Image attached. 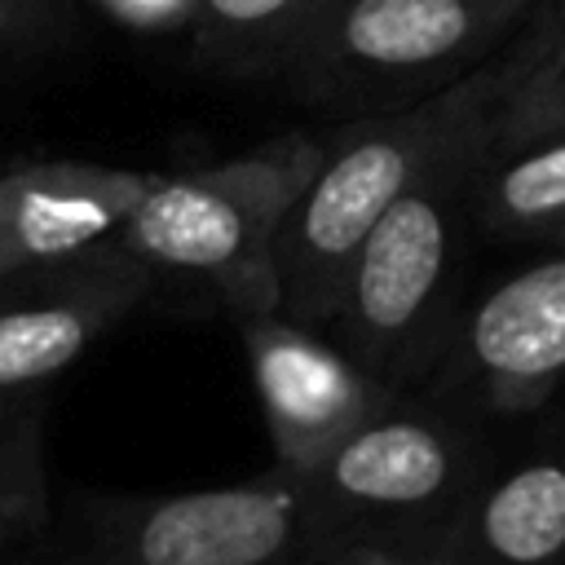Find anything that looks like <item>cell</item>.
Masks as SVG:
<instances>
[{
  "label": "cell",
  "mask_w": 565,
  "mask_h": 565,
  "mask_svg": "<svg viewBox=\"0 0 565 565\" xmlns=\"http://www.w3.org/2000/svg\"><path fill=\"white\" fill-rule=\"evenodd\" d=\"M499 57L428 102L344 119L322 137V159L296 194L274 252L282 309L291 318L327 327L371 225L455 146L490 132Z\"/></svg>",
  "instance_id": "1"
},
{
  "label": "cell",
  "mask_w": 565,
  "mask_h": 565,
  "mask_svg": "<svg viewBox=\"0 0 565 565\" xmlns=\"http://www.w3.org/2000/svg\"><path fill=\"white\" fill-rule=\"evenodd\" d=\"M486 146L490 132L455 146L371 225L327 318V331L402 393H424L455 335L463 234L472 230L468 190Z\"/></svg>",
  "instance_id": "2"
},
{
  "label": "cell",
  "mask_w": 565,
  "mask_h": 565,
  "mask_svg": "<svg viewBox=\"0 0 565 565\" xmlns=\"http://www.w3.org/2000/svg\"><path fill=\"white\" fill-rule=\"evenodd\" d=\"M494 455L472 415L428 393L397 397L300 477L309 512L305 561L331 547L450 543Z\"/></svg>",
  "instance_id": "3"
},
{
  "label": "cell",
  "mask_w": 565,
  "mask_h": 565,
  "mask_svg": "<svg viewBox=\"0 0 565 565\" xmlns=\"http://www.w3.org/2000/svg\"><path fill=\"white\" fill-rule=\"evenodd\" d=\"M539 0H331L274 88L305 110L362 119L428 102L490 66Z\"/></svg>",
  "instance_id": "4"
},
{
  "label": "cell",
  "mask_w": 565,
  "mask_h": 565,
  "mask_svg": "<svg viewBox=\"0 0 565 565\" xmlns=\"http://www.w3.org/2000/svg\"><path fill=\"white\" fill-rule=\"evenodd\" d=\"M322 159V137L291 128L230 159L154 172L119 238L154 274H181L234 318L282 309L278 230Z\"/></svg>",
  "instance_id": "5"
},
{
  "label": "cell",
  "mask_w": 565,
  "mask_h": 565,
  "mask_svg": "<svg viewBox=\"0 0 565 565\" xmlns=\"http://www.w3.org/2000/svg\"><path fill=\"white\" fill-rule=\"evenodd\" d=\"M305 539V481L269 463L230 486L97 503L71 565H300Z\"/></svg>",
  "instance_id": "6"
},
{
  "label": "cell",
  "mask_w": 565,
  "mask_h": 565,
  "mask_svg": "<svg viewBox=\"0 0 565 565\" xmlns=\"http://www.w3.org/2000/svg\"><path fill=\"white\" fill-rule=\"evenodd\" d=\"M565 384V247L534 256L463 300L455 335L424 384L472 419H521Z\"/></svg>",
  "instance_id": "7"
},
{
  "label": "cell",
  "mask_w": 565,
  "mask_h": 565,
  "mask_svg": "<svg viewBox=\"0 0 565 565\" xmlns=\"http://www.w3.org/2000/svg\"><path fill=\"white\" fill-rule=\"evenodd\" d=\"M234 331L243 340L274 463L296 477L318 468L371 415L406 397L366 371L327 327L300 322L287 309L234 318Z\"/></svg>",
  "instance_id": "8"
},
{
  "label": "cell",
  "mask_w": 565,
  "mask_h": 565,
  "mask_svg": "<svg viewBox=\"0 0 565 565\" xmlns=\"http://www.w3.org/2000/svg\"><path fill=\"white\" fill-rule=\"evenodd\" d=\"M154 287L124 238L0 278V397L44 388L115 331Z\"/></svg>",
  "instance_id": "9"
},
{
  "label": "cell",
  "mask_w": 565,
  "mask_h": 565,
  "mask_svg": "<svg viewBox=\"0 0 565 565\" xmlns=\"http://www.w3.org/2000/svg\"><path fill=\"white\" fill-rule=\"evenodd\" d=\"M154 172L93 159H35L0 172V238L18 269L119 238Z\"/></svg>",
  "instance_id": "10"
},
{
  "label": "cell",
  "mask_w": 565,
  "mask_h": 565,
  "mask_svg": "<svg viewBox=\"0 0 565 565\" xmlns=\"http://www.w3.org/2000/svg\"><path fill=\"white\" fill-rule=\"evenodd\" d=\"M450 547L463 565H565V428L516 455H494Z\"/></svg>",
  "instance_id": "11"
},
{
  "label": "cell",
  "mask_w": 565,
  "mask_h": 565,
  "mask_svg": "<svg viewBox=\"0 0 565 565\" xmlns=\"http://www.w3.org/2000/svg\"><path fill=\"white\" fill-rule=\"evenodd\" d=\"M472 230L512 247H565V132L481 154L468 190Z\"/></svg>",
  "instance_id": "12"
},
{
  "label": "cell",
  "mask_w": 565,
  "mask_h": 565,
  "mask_svg": "<svg viewBox=\"0 0 565 565\" xmlns=\"http://www.w3.org/2000/svg\"><path fill=\"white\" fill-rule=\"evenodd\" d=\"M331 0H194L190 44L199 66L274 88L278 71Z\"/></svg>",
  "instance_id": "13"
},
{
  "label": "cell",
  "mask_w": 565,
  "mask_h": 565,
  "mask_svg": "<svg viewBox=\"0 0 565 565\" xmlns=\"http://www.w3.org/2000/svg\"><path fill=\"white\" fill-rule=\"evenodd\" d=\"M565 132V0H539L499 57L490 154Z\"/></svg>",
  "instance_id": "14"
},
{
  "label": "cell",
  "mask_w": 565,
  "mask_h": 565,
  "mask_svg": "<svg viewBox=\"0 0 565 565\" xmlns=\"http://www.w3.org/2000/svg\"><path fill=\"white\" fill-rule=\"evenodd\" d=\"M44 433H49L44 388L0 397V547L35 539L53 516Z\"/></svg>",
  "instance_id": "15"
},
{
  "label": "cell",
  "mask_w": 565,
  "mask_h": 565,
  "mask_svg": "<svg viewBox=\"0 0 565 565\" xmlns=\"http://www.w3.org/2000/svg\"><path fill=\"white\" fill-rule=\"evenodd\" d=\"M305 565H463L450 543L441 547H331Z\"/></svg>",
  "instance_id": "16"
},
{
  "label": "cell",
  "mask_w": 565,
  "mask_h": 565,
  "mask_svg": "<svg viewBox=\"0 0 565 565\" xmlns=\"http://www.w3.org/2000/svg\"><path fill=\"white\" fill-rule=\"evenodd\" d=\"M110 22H124L132 31H177L190 26L194 0H93Z\"/></svg>",
  "instance_id": "17"
},
{
  "label": "cell",
  "mask_w": 565,
  "mask_h": 565,
  "mask_svg": "<svg viewBox=\"0 0 565 565\" xmlns=\"http://www.w3.org/2000/svg\"><path fill=\"white\" fill-rule=\"evenodd\" d=\"M4 4L18 18L22 44L57 40L71 26V18H75V0H4Z\"/></svg>",
  "instance_id": "18"
},
{
  "label": "cell",
  "mask_w": 565,
  "mask_h": 565,
  "mask_svg": "<svg viewBox=\"0 0 565 565\" xmlns=\"http://www.w3.org/2000/svg\"><path fill=\"white\" fill-rule=\"evenodd\" d=\"M13 44H22V31H18V18L9 13V4L0 0V53L13 49Z\"/></svg>",
  "instance_id": "19"
},
{
  "label": "cell",
  "mask_w": 565,
  "mask_h": 565,
  "mask_svg": "<svg viewBox=\"0 0 565 565\" xmlns=\"http://www.w3.org/2000/svg\"><path fill=\"white\" fill-rule=\"evenodd\" d=\"M9 274H18V260H13V252H9L4 238H0V278H9Z\"/></svg>",
  "instance_id": "20"
}]
</instances>
